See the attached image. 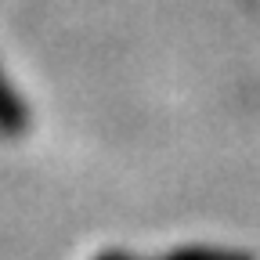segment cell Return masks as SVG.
<instances>
[{
  "label": "cell",
  "instance_id": "1",
  "mask_svg": "<svg viewBox=\"0 0 260 260\" xmlns=\"http://www.w3.org/2000/svg\"><path fill=\"white\" fill-rule=\"evenodd\" d=\"M0 126H18V105H15V98L4 83V76H0Z\"/></svg>",
  "mask_w": 260,
  "mask_h": 260
}]
</instances>
